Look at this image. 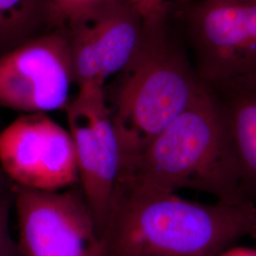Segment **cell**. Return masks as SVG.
I'll return each instance as SVG.
<instances>
[{"instance_id": "cell-7", "label": "cell", "mask_w": 256, "mask_h": 256, "mask_svg": "<svg viewBox=\"0 0 256 256\" xmlns=\"http://www.w3.org/2000/svg\"><path fill=\"white\" fill-rule=\"evenodd\" d=\"M74 84L64 32L36 36L0 54V106L23 114L66 110Z\"/></svg>"}, {"instance_id": "cell-12", "label": "cell", "mask_w": 256, "mask_h": 256, "mask_svg": "<svg viewBox=\"0 0 256 256\" xmlns=\"http://www.w3.org/2000/svg\"><path fill=\"white\" fill-rule=\"evenodd\" d=\"M120 0H46L48 20L57 30H66L96 18Z\"/></svg>"}, {"instance_id": "cell-4", "label": "cell", "mask_w": 256, "mask_h": 256, "mask_svg": "<svg viewBox=\"0 0 256 256\" xmlns=\"http://www.w3.org/2000/svg\"><path fill=\"white\" fill-rule=\"evenodd\" d=\"M20 256H102L104 244L80 189L12 187Z\"/></svg>"}, {"instance_id": "cell-2", "label": "cell", "mask_w": 256, "mask_h": 256, "mask_svg": "<svg viewBox=\"0 0 256 256\" xmlns=\"http://www.w3.org/2000/svg\"><path fill=\"white\" fill-rule=\"evenodd\" d=\"M116 188L174 194L191 189L218 202L248 200L218 106L206 84L176 119L122 164Z\"/></svg>"}, {"instance_id": "cell-5", "label": "cell", "mask_w": 256, "mask_h": 256, "mask_svg": "<svg viewBox=\"0 0 256 256\" xmlns=\"http://www.w3.org/2000/svg\"><path fill=\"white\" fill-rule=\"evenodd\" d=\"M194 68L205 84L256 74V0H200L187 14Z\"/></svg>"}, {"instance_id": "cell-10", "label": "cell", "mask_w": 256, "mask_h": 256, "mask_svg": "<svg viewBox=\"0 0 256 256\" xmlns=\"http://www.w3.org/2000/svg\"><path fill=\"white\" fill-rule=\"evenodd\" d=\"M206 84L223 119L242 194L256 204V74Z\"/></svg>"}, {"instance_id": "cell-3", "label": "cell", "mask_w": 256, "mask_h": 256, "mask_svg": "<svg viewBox=\"0 0 256 256\" xmlns=\"http://www.w3.org/2000/svg\"><path fill=\"white\" fill-rule=\"evenodd\" d=\"M165 20L144 23L137 52L120 72L110 108L120 165L140 153L205 86L196 68L167 36Z\"/></svg>"}, {"instance_id": "cell-13", "label": "cell", "mask_w": 256, "mask_h": 256, "mask_svg": "<svg viewBox=\"0 0 256 256\" xmlns=\"http://www.w3.org/2000/svg\"><path fill=\"white\" fill-rule=\"evenodd\" d=\"M12 206V194L0 204V256H20L18 243L10 232Z\"/></svg>"}, {"instance_id": "cell-11", "label": "cell", "mask_w": 256, "mask_h": 256, "mask_svg": "<svg viewBox=\"0 0 256 256\" xmlns=\"http://www.w3.org/2000/svg\"><path fill=\"white\" fill-rule=\"evenodd\" d=\"M50 23L46 0H0V52L34 38Z\"/></svg>"}, {"instance_id": "cell-18", "label": "cell", "mask_w": 256, "mask_h": 256, "mask_svg": "<svg viewBox=\"0 0 256 256\" xmlns=\"http://www.w3.org/2000/svg\"><path fill=\"white\" fill-rule=\"evenodd\" d=\"M252 236L254 238H256V220H254V227H252Z\"/></svg>"}, {"instance_id": "cell-9", "label": "cell", "mask_w": 256, "mask_h": 256, "mask_svg": "<svg viewBox=\"0 0 256 256\" xmlns=\"http://www.w3.org/2000/svg\"><path fill=\"white\" fill-rule=\"evenodd\" d=\"M61 30L70 48L74 84L104 86L106 79L120 74L134 57L144 21L128 0H120L96 18Z\"/></svg>"}, {"instance_id": "cell-15", "label": "cell", "mask_w": 256, "mask_h": 256, "mask_svg": "<svg viewBox=\"0 0 256 256\" xmlns=\"http://www.w3.org/2000/svg\"><path fill=\"white\" fill-rule=\"evenodd\" d=\"M10 182L8 178L0 169V204L12 194V188H10Z\"/></svg>"}, {"instance_id": "cell-16", "label": "cell", "mask_w": 256, "mask_h": 256, "mask_svg": "<svg viewBox=\"0 0 256 256\" xmlns=\"http://www.w3.org/2000/svg\"><path fill=\"white\" fill-rule=\"evenodd\" d=\"M221 256H256V250L247 248H230Z\"/></svg>"}, {"instance_id": "cell-8", "label": "cell", "mask_w": 256, "mask_h": 256, "mask_svg": "<svg viewBox=\"0 0 256 256\" xmlns=\"http://www.w3.org/2000/svg\"><path fill=\"white\" fill-rule=\"evenodd\" d=\"M0 167L14 185L32 190L79 182L72 137L45 113L23 114L0 133Z\"/></svg>"}, {"instance_id": "cell-1", "label": "cell", "mask_w": 256, "mask_h": 256, "mask_svg": "<svg viewBox=\"0 0 256 256\" xmlns=\"http://www.w3.org/2000/svg\"><path fill=\"white\" fill-rule=\"evenodd\" d=\"M256 204H202L174 192L116 188L102 234V256H221L252 232Z\"/></svg>"}, {"instance_id": "cell-14", "label": "cell", "mask_w": 256, "mask_h": 256, "mask_svg": "<svg viewBox=\"0 0 256 256\" xmlns=\"http://www.w3.org/2000/svg\"><path fill=\"white\" fill-rule=\"evenodd\" d=\"M137 10L146 24L160 22L166 19L167 1L166 0H128Z\"/></svg>"}, {"instance_id": "cell-6", "label": "cell", "mask_w": 256, "mask_h": 256, "mask_svg": "<svg viewBox=\"0 0 256 256\" xmlns=\"http://www.w3.org/2000/svg\"><path fill=\"white\" fill-rule=\"evenodd\" d=\"M64 110L74 140L81 190L102 238L120 171L119 140L104 86L78 88L76 97Z\"/></svg>"}, {"instance_id": "cell-17", "label": "cell", "mask_w": 256, "mask_h": 256, "mask_svg": "<svg viewBox=\"0 0 256 256\" xmlns=\"http://www.w3.org/2000/svg\"><path fill=\"white\" fill-rule=\"evenodd\" d=\"M166 1H167V0H166ZM172 1L176 2V3H180V4H189V3H191L194 0H172Z\"/></svg>"}]
</instances>
